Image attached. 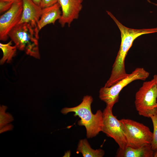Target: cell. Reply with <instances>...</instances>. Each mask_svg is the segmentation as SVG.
Here are the masks:
<instances>
[{"instance_id":"cell-1","label":"cell","mask_w":157,"mask_h":157,"mask_svg":"<svg viewBox=\"0 0 157 157\" xmlns=\"http://www.w3.org/2000/svg\"><path fill=\"white\" fill-rule=\"evenodd\" d=\"M106 12L119 28L121 39L120 48L112 66L111 75L104 86L109 87L128 75L125 71V60L134 40L142 35L157 33V27L142 29L129 28L121 24L110 12L108 11Z\"/></svg>"},{"instance_id":"cell-2","label":"cell","mask_w":157,"mask_h":157,"mask_svg":"<svg viewBox=\"0 0 157 157\" xmlns=\"http://www.w3.org/2000/svg\"><path fill=\"white\" fill-rule=\"evenodd\" d=\"M93 101L92 96L86 95L83 97L82 101L78 105L73 107H65L61 110L64 115L74 112V116H78L80 118L78 124L85 127L86 136L88 138L96 136L102 131L103 126V112L99 110L94 114L92 112L91 104Z\"/></svg>"},{"instance_id":"cell-3","label":"cell","mask_w":157,"mask_h":157,"mask_svg":"<svg viewBox=\"0 0 157 157\" xmlns=\"http://www.w3.org/2000/svg\"><path fill=\"white\" fill-rule=\"evenodd\" d=\"M39 31L37 25L23 23L14 28L9 32L8 36L17 49L24 51L28 55L40 59Z\"/></svg>"},{"instance_id":"cell-4","label":"cell","mask_w":157,"mask_h":157,"mask_svg":"<svg viewBox=\"0 0 157 157\" xmlns=\"http://www.w3.org/2000/svg\"><path fill=\"white\" fill-rule=\"evenodd\" d=\"M149 75V73L143 68H137L131 73L113 85L101 88L99 97L106 103V106L113 108L114 104L118 101L119 94L123 88L135 80H145Z\"/></svg>"},{"instance_id":"cell-5","label":"cell","mask_w":157,"mask_h":157,"mask_svg":"<svg viewBox=\"0 0 157 157\" xmlns=\"http://www.w3.org/2000/svg\"><path fill=\"white\" fill-rule=\"evenodd\" d=\"M157 87L153 78L145 81L136 92L135 104L140 115L150 117L157 109Z\"/></svg>"},{"instance_id":"cell-6","label":"cell","mask_w":157,"mask_h":157,"mask_svg":"<svg viewBox=\"0 0 157 157\" xmlns=\"http://www.w3.org/2000/svg\"><path fill=\"white\" fill-rule=\"evenodd\" d=\"M124 129L127 146L136 148L151 144L153 132L142 123L129 119L120 120Z\"/></svg>"},{"instance_id":"cell-7","label":"cell","mask_w":157,"mask_h":157,"mask_svg":"<svg viewBox=\"0 0 157 157\" xmlns=\"http://www.w3.org/2000/svg\"><path fill=\"white\" fill-rule=\"evenodd\" d=\"M103 126L102 132L113 138L119 148L124 149L127 145L123 124L112 113V108L106 106L103 112Z\"/></svg>"},{"instance_id":"cell-8","label":"cell","mask_w":157,"mask_h":157,"mask_svg":"<svg viewBox=\"0 0 157 157\" xmlns=\"http://www.w3.org/2000/svg\"><path fill=\"white\" fill-rule=\"evenodd\" d=\"M23 10L22 0L14 2L11 8L0 17V40H8L10 31L18 24L21 19Z\"/></svg>"},{"instance_id":"cell-9","label":"cell","mask_w":157,"mask_h":157,"mask_svg":"<svg viewBox=\"0 0 157 157\" xmlns=\"http://www.w3.org/2000/svg\"><path fill=\"white\" fill-rule=\"evenodd\" d=\"M83 0H58L62 10L58 22L62 27L67 24L69 27L77 19L83 8Z\"/></svg>"},{"instance_id":"cell-10","label":"cell","mask_w":157,"mask_h":157,"mask_svg":"<svg viewBox=\"0 0 157 157\" xmlns=\"http://www.w3.org/2000/svg\"><path fill=\"white\" fill-rule=\"evenodd\" d=\"M23 10L22 18L19 24L29 23L38 25L42 8L32 0H22Z\"/></svg>"},{"instance_id":"cell-11","label":"cell","mask_w":157,"mask_h":157,"mask_svg":"<svg viewBox=\"0 0 157 157\" xmlns=\"http://www.w3.org/2000/svg\"><path fill=\"white\" fill-rule=\"evenodd\" d=\"M58 2L52 6L42 8L41 15L38 24L39 30L47 24H54L56 21L59 19L62 14Z\"/></svg>"},{"instance_id":"cell-12","label":"cell","mask_w":157,"mask_h":157,"mask_svg":"<svg viewBox=\"0 0 157 157\" xmlns=\"http://www.w3.org/2000/svg\"><path fill=\"white\" fill-rule=\"evenodd\" d=\"M154 151L151 144H147L136 148L127 146L124 149L119 148L116 156L117 157H153Z\"/></svg>"},{"instance_id":"cell-13","label":"cell","mask_w":157,"mask_h":157,"mask_svg":"<svg viewBox=\"0 0 157 157\" xmlns=\"http://www.w3.org/2000/svg\"><path fill=\"white\" fill-rule=\"evenodd\" d=\"M76 151L78 154L81 153L83 157H102L105 154L104 151L101 149H92L86 139L80 140Z\"/></svg>"},{"instance_id":"cell-14","label":"cell","mask_w":157,"mask_h":157,"mask_svg":"<svg viewBox=\"0 0 157 157\" xmlns=\"http://www.w3.org/2000/svg\"><path fill=\"white\" fill-rule=\"evenodd\" d=\"M12 42L11 40L6 44L0 43V48L3 53V57L0 61L1 65L6 62H10L15 55L17 48L15 45L12 46Z\"/></svg>"},{"instance_id":"cell-15","label":"cell","mask_w":157,"mask_h":157,"mask_svg":"<svg viewBox=\"0 0 157 157\" xmlns=\"http://www.w3.org/2000/svg\"><path fill=\"white\" fill-rule=\"evenodd\" d=\"M8 107L2 105L0 106V129L14 120V118L10 113H6Z\"/></svg>"},{"instance_id":"cell-16","label":"cell","mask_w":157,"mask_h":157,"mask_svg":"<svg viewBox=\"0 0 157 157\" xmlns=\"http://www.w3.org/2000/svg\"><path fill=\"white\" fill-rule=\"evenodd\" d=\"M153 126V132L151 145L152 149L154 151L157 149V109L150 115Z\"/></svg>"},{"instance_id":"cell-17","label":"cell","mask_w":157,"mask_h":157,"mask_svg":"<svg viewBox=\"0 0 157 157\" xmlns=\"http://www.w3.org/2000/svg\"><path fill=\"white\" fill-rule=\"evenodd\" d=\"M14 1L0 0V13L7 11L12 7Z\"/></svg>"},{"instance_id":"cell-18","label":"cell","mask_w":157,"mask_h":157,"mask_svg":"<svg viewBox=\"0 0 157 157\" xmlns=\"http://www.w3.org/2000/svg\"><path fill=\"white\" fill-rule=\"evenodd\" d=\"M58 0H41L40 7L44 8L53 5L58 2Z\"/></svg>"},{"instance_id":"cell-19","label":"cell","mask_w":157,"mask_h":157,"mask_svg":"<svg viewBox=\"0 0 157 157\" xmlns=\"http://www.w3.org/2000/svg\"><path fill=\"white\" fill-rule=\"evenodd\" d=\"M13 126L12 124H8L0 129V133H1L3 132L12 130H13Z\"/></svg>"},{"instance_id":"cell-20","label":"cell","mask_w":157,"mask_h":157,"mask_svg":"<svg viewBox=\"0 0 157 157\" xmlns=\"http://www.w3.org/2000/svg\"><path fill=\"white\" fill-rule=\"evenodd\" d=\"M37 5L40 6L41 0H32Z\"/></svg>"},{"instance_id":"cell-21","label":"cell","mask_w":157,"mask_h":157,"mask_svg":"<svg viewBox=\"0 0 157 157\" xmlns=\"http://www.w3.org/2000/svg\"><path fill=\"white\" fill-rule=\"evenodd\" d=\"M70 154L71 152L70 151H67L66 153H65V154L63 157H69Z\"/></svg>"},{"instance_id":"cell-22","label":"cell","mask_w":157,"mask_h":157,"mask_svg":"<svg viewBox=\"0 0 157 157\" xmlns=\"http://www.w3.org/2000/svg\"><path fill=\"white\" fill-rule=\"evenodd\" d=\"M153 79L155 82L157 87V74H155L153 76Z\"/></svg>"},{"instance_id":"cell-23","label":"cell","mask_w":157,"mask_h":157,"mask_svg":"<svg viewBox=\"0 0 157 157\" xmlns=\"http://www.w3.org/2000/svg\"><path fill=\"white\" fill-rule=\"evenodd\" d=\"M153 157H157V149L154 151Z\"/></svg>"},{"instance_id":"cell-24","label":"cell","mask_w":157,"mask_h":157,"mask_svg":"<svg viewBox=\"0 0 157 157\" xmlns=\"http://www.w3.org/2000/svg\"><path fill=\"white\" fill-rule=\"evenodd\" d=\"M149 2V3H152L153 4V5H154L155 6H157V3H155L152 2H151L149 0H147Z\"/></svg>"},{"instance_id":"cell-25","label":"cell","mask_w":157,"mask_h":157,"mask_svg":"<svg viewBox=\"0 0 157 157\" xmlns=\"http://www.w3.org/2000/svg\"><path fill=\"white\" fill-rule=\"evenodd\" d=\"M3 0V1H16L19 0Z\"/></svg>"}]
</instances>
